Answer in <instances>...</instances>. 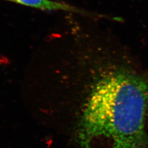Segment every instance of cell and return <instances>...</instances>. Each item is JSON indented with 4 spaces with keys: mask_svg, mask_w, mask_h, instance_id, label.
I'll return each instance as SVG.
<instances>
[{
    "mask_svg": "<svg viewBox=\"0 0 148 148\" xmlns=\"http://www.w3.org/2000/svg\"><path fill=\"white\" fill-rule=\"evenodd\" d=\"M43 11H65L74 12L83 15H92L87 11L81 10L73 5L53 0H8Z\"/></svg>",
    "mask_w": 148,
    "mask_h": 148,
    "instance_id": "obj_2",
    "label": "cell"
},
{
    "mask_svg": "<svg viewBox=\"0 0 148 148\" xmlns=\"http://www.w3.org/2000/svg\"></svg>",
    "mask_w": 148,
    "mask_h": 148,
    "instance_id": "obj_3",
    "label": "cell"
},
{
    "mask_svg": "<svg viewBox=\"0 0 148 148\" xmlns=\"http://www.w3.org/2000/svg\"><path fill=\"white\" fill-rule=\"evenodd\" d=\"M148 86L126 69L98 81L81 117V148H148L145 129Z\"/></svg>",
    "mask_w": 148,
    "mask_h": 148,
    "instance_id": "obj_1",
    "label": "cell"
}]
</instances>
